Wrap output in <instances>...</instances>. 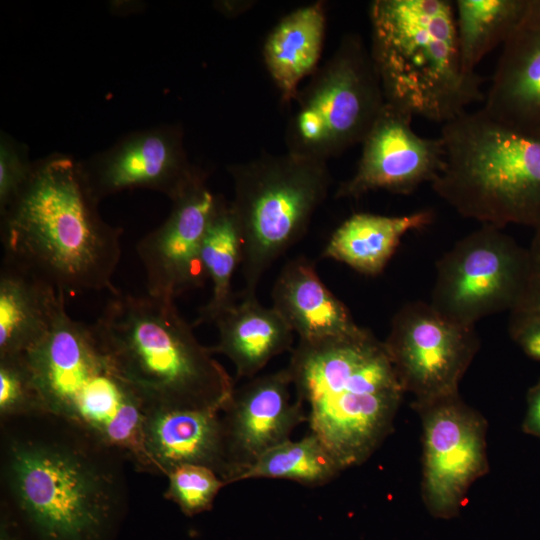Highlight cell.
I'll return each instance as SVG.
<instances>
[{
  "label": "cell",
  "instance_id": "1",
  "mask_svg": "<svg viewBox=\"0 0 540 540\" xmlns=\"http://www.w3.org/2000/svg\"><path fill=\"white\" fill-rule=\"evenodd\" d=\"M125 463L52 413L0 420V540H115L128 510Z\"/></svg>",
  "mask_w": 540,
  "mask_h": 540
},
{
  "label": "cell",
  "instance_id": "2",
  "mask_svg": "<svg viewBox=\"0 0 540 540\" xmlns=\"http://www.w3.org/2000/svg\"><path fill=\"white\" fill-rule=\"evenodd\" d=\"M81 164L53 153L34 161L14 201L0 213L2 262L66 297L108 290L121 257L123 229L98 210Z\"/></svg>",
  "mask_w": 540,
  "mask_h": 540
},
{
  "label": "cell",
  "instance_id": "3",
  "mask_svg": "<svg viewBox=\"0 0 540 540\" xmlns=\"http://www.w3.org/2000/svg\"><path fill=\"white\" fill-rule=\"evenodd\" d=\"M287 369L309 406L310 433L343 471L365 463L393 431L405 392L383 341L368 329L299 341Z\"/></svg>",
  "mask_w": 540,
  "mask_h": 540
},
{
  "label": "cell",
  "instance_id": "4",
  "mask_svg": "<svg viewBox=\"0 0 540 540\" xmlns=\"http://www.w3.org/2000/svg\"><path fill=\"white\" fill-rule=\"evenodd\" d=\"M91 327L147 409L221 412L233 393V379L172 300L118 291Z\"/></svg>",
  "mask_w": 540,
  "mask_h": 540
},
{
  "label": "cell",
  "instance_id": "5",
  "mask_svg": "<svg viewBox=\"0 0 540 540\" xmlns=\"http://www.w3.org/2000/svg\"><path fill=\"white\" fill-rule=\"evenodd\" d=\"M369 17L385 103L445 124L485 99L483 78L461 63L453 2L375 0Z\"/></svg>",
  "mask_w": 540,
  "mask_h": 540
},
{
  "label": "cell",
  "instance_id": "6",
  "mask_svg": "<svg viewBox=\"0 0 540 540\" xmlns=\"http://www.w3.org/2000/svg\"><path fill=\"white\" fill-rule=\"evenodd\" d=\"M24 355L46 412L96 436L137 471L155 474L142 443L147 406L91 325L73 319L64 304L48 334Z\"/></svg>",
  "mask_w": 540,
  "mask_h": 540
},
{
  "label": "cell",
  "instance_id": "7",
  "mask_svg": "<svg viewBox=\"0 0 540 540\" xmlns=\"http://www.w3.org/2000/svg\"><path fill=\"white\" fill-rule=\"evenodd\" d=\"M445 167L433 191L464 218L497 228L540 226V132L504 125L481 109L443 124Z\"/></svg>",
  "mask_w": 540,
  "mask_h": 540
},
{
  "label": "cell",
  "instance_id": "8",
  "mask_svg": "<svg viewBox=\"0 0 540 540\" xmlns=\"http://www.w3.org/2000/svg\"><path fill=\"white\" fill-rule=\"evenodd\" d=\"M233 179L231 209L242 247V296H256L267 269L307 232L327 196L326 161L290 152L264 154L228 167Z\"/></svg>",
  "mask_w": 540,
  "mask_h": 540
},
{
  "label": "cell",
  "instance_id": "9",
  "mask_svg": "<svg viewBox=\"0 0 540 540\" xmlns=\"http://www.w3.org/2000/svg\"><path fill=\"white\" fill-rule=\"evenodd\" d=\"M295 100L285 133L288 152L327 162L362 143L385 105L362 39L345 35Z\"/></svg>",
  "mask_w": 540,
  "mask_h": 540
},
{
  "label": "cell",
  "instance_id": "10",
  "mask_svg": "<svg viewBox=\"0 0 540 540\" xmlns=\"http://www.w3.org/2000/svg\"><path fill=\"white\" fill-rule=\"evenodd\" d=\"M529 269L528 248L492 225L458 240L436 262L430 304L465 325L518 306Z\"/></svg>",
  "mask_w": 540,
  "mask_h": 540
},
{
  "label": "cell",
  "instance_id": "11",
  "mask_svg": "<svg viewBox=\"0 0 540 540\" xmlns=\"http://www.w3.org/2000/svg\"><path fill=\"white\" fill-rule=\"evenodd\" d=\"M397 378L412 403L459 393V384L480 348L475 326L456 323L430 302L405 303L383 341Z\"/></svg>",
  "mask_w": 540,
  "mask_h": 540
},
{
  "label": "cell",
  "instance_id": "12",
  "mask_svg": "<svg viewBox=\"0 0 540 540\" xmlns=\"http://www.w3.org/2000/svg\"><path fill=\"white\" fill-rule=\"evenodd\" d=\"M411 407L422 425L423 503L436 518H454L471 485L489 471L488 423L459 393Z\"/></svg>",
  "mask_w": 540,
  "mask_h": 540
},
{
  "label": "cell",
  "instance_id": "13",
  "mask_svg": "<svg viewBox=\"0 0 540 540\" xmlns=\"http://www.w3.org/2000/svg\"><path fill=\"white\" fill-rule=\"evenodd\" d=\"M80 164L99 201L136 188L160 192L172 201L204 172L190 163L178 125L129 133Z\"/></svg>",
  "mask_w": 540,
  "mask_h": 540
},
{
  "label": "cell",
  "instance_id": "14",
  "mask_svg": "<svg viewBox=\"0 0 540 540\" xmlns=\"http://www.w3.org/2000/svg\"><path fill=\"white\" fill-rule=\"evenodd\" d=\"M413 116L385 103L362 142L353 176L342 182L337 198H359L385 190L409 195L423 183H433L445 167V147L439 138L419 136Z\"/></svg>",
  "mask_w": 540,
  "mask_h": 540
},
{
  "label": "cell",
  "instance_id": "15",
  "mask_svg": "<svg viewBox=\"0 0 540 540\" xmlns=\"http://www.w3.org/2000/svg\"><path fill=\"white\" fill-rule=\"evenodd\" d=\"M218 195L208 188L203 172L179 196L164 222L137 244L144 267L147 294L175 301L204 285L207 275L201 246Z\"/></svg>",
  "mask_w": 540,
  "mask_h": 540
},
{
  "label": "cell",
  "instance_id": "16",
  "mask_svg": "<svg viewBox=\"0 0 540 540\" xmlns=\"http://www.w3.org/2000/svg\"><path fill=\"white\" fill-rule=\"evenodd\" d=\"M288 369L258 376L233 393L221 411L230 484L257 458L287 441L308 417L298 398L291 400Z\"/></svg>",
  "mask_w": 540,
  "mask_h": 540
},
{
  "label": "cell",
  "instance_id": "17",
  "mask_svg": "<svg viewBox=\"0 0 540 540\" xmlns=\"http://www.w3.org/2000/svg\"><path fill=\"white\" fill-rule=\"evenodd\" d=\"M144 451L155 474L183 465L205 466L231 481L221 412L213 409L150 407L142 426Z\"/></svg>",
  "mask_w": 540,
  "mask_h": 540
},
{
  "label": "cell",
  "instance_id": "18",
  "mask_svg": "<svg viewBox=\"0 0 540 540\" xmlns=\"http://www.w3.org/2000/svg\"><path fill=\"white\" fill-rule=\"evenodd\" d=\"M525 132H540V0H529L523 22L502 46L481 109Z\"/></svg>",
  "mask_w": 540,
  "mask_h": 540
},
{
  "label": "cell",
  "instance_id": "19",
  "mask_svg": "<svg viewBox=\"0 0 540 540\" xmlns=\"http://www.w3.org/2000/svg\"><path fill=\"white\" fill-rule=\"evenodd\" d=\"M272 299L273 308L299 336V341L351 336L364 329L305 257L292 259L283 267L274 284Z\"/></svg>",
  "mask_w": 540,
  "mask_h": 540
},
{
  "label": "cell",
  "instance_id": "20",
  "mask_svg": "<svg viewBox=\"0 0 540 540\" xmlns=\"http://www.w3.org/2000/svg\"><path fill=\"white\" fill-rule=\"evenodd\" d=\"M214 323L219 339L210 351L227 356L238 377H254L293 343L294 332L283 317L273 307L260 304L256 296L234 301Z\"/></svg>",
  "mask_w": 540,
  "mask_h": 540
},
{
  "label": "cell",
  "instance_id": "21",
  "mask_svg": "<svg viewBox=\"0 0 540 540\" xmlns=\"http://www.w3.org/2000/svg\"><path fill=\"white\" fill-rule=\"evenodd\" d=\"M66 296L10 265L0 270V357L22 355L50 331Z\"/></svg>",
  "mask_w": 540,
  "mask_h": 540
},
{
  "label": "cell",
  "instance_id": "22",
  "mask_svg": "<svg viewBox=\"0 0 540 540\" xmlns=\"http://www.w3.org/2000/svg\"><path fill=\"white\" fill-rule=\"evenodd\" d=\"M325 33V4L317 1L284 16L268 34L263 59L282 102L295 100L300 82L317 70Z\"/></svg>",
  "mask_w": 540,
  "mask_h": 540
},
{
  "label": "cell",
  "instance_id": "23",
  "mask_svg": "<svg viewBox=\"0 0 540 540\" xmlns=\"http://www.w3.org/2000/svg\"><path fill=\"white\" fill-rule=\"evenodd\" d=\"M434 220L429 209L400 216L355 213L330 237L322 256L344 263L355 271L379 275L409 231L425 228Z\"/></svg>",
  "mask_w": 540,
  "mask_h": 540
},
{
  "label": "cell",
  "instance_id": "24",
  "mask_svg": "<svg viewBox=\"0 0 540 540\" xmlns=\"http://www.w3.org/2000/svg\"><path fill=\"white\" fill-rule=\"evenodd\" d=\"M453 4L461 63L467 73H473L519 28L529 0H456Z\"/></svg>",
  "mask_w": 540,
  "mask_h": 540
},
{
  "label": "cell",
  "instance_id": "25",
  "mask_svg": "<svg viewBox=\"0 0 540 540\" xmlns=\"http://www.w3.org/2000/svg\"><path fill=\"white\" fill-rule=\"evenodd\" d=\"M242 247L239 229L230 202L218 196L201 246V262L212 283V295L200 310L194 326L215 322L235 301L233 275L241 265Z\"/></svg>",
  "mask_w": 540,
  "mask_h": 540
},
{
  "label": "cell",
  "instance_id": "26",
  "mask_svg": "<svg viewBox=\"0 0 540 540\" xmlns=\"http://www.w3.org/2000/svg\"><path fill=\"white\" fill-rule=\"evenodd\" d=\"M343 470L312 433L300 440L291 439L271 448L257 458L238 477L290 480L306 486H321Z\"/></svg>",
  "mask_w": 540,
  "mask_h": 540
},
{
  "label": "cell",
  "instance_id": "27",
  "mask_svg": "<svg viewBox=\"0 0 540 540\" xmlns=\"http://www.w3.org/2000/svg\"><path fill=\"white\" fill-rule=\"evenodd\" d=\"M166 476L164 497L190 517L210 510L219 491L227 486L215 471L199 465L179 466Z\"/></svg>",
  "mask_w": 540,
  "mask_h": 540
},
{
  "label": "cell",
  "instance_id": "28",
  "mask_svg": "<svg viewBox=\"0 0 540 540\" xmlns=\"http://www.w3.org/2000/svg\"><path fill=\"white\" fill-rule=\"evenodd\" d=\"M43 412L25 355L0 357V420Z\"/></svg>",
  "mask_w": 540,
  "mask_h": 540
},
{
  "label": "cell",
  "instance_id": "29",
  "mask_svg": "<svg viewBox=\"0 0 540 540\" xmlns=\"http://www.w3.org/2000/svg\"><path fill=\"white\" fill-rule=\"evenodd\" d=\"M34 161L28 147L8 133L0 134V213L17 197L27 182Z\"/></svg>",
  "mask_w": 540,
  "mask_h": 540
},
{
  "label": "cell",
  "instance_id": "30",
  "mask_svg": "<svg viewBox=\"0 0 540 540\" xmlns=\"http://www.w3.org/2000/svg\"><path fill=\"white\" fill-rule=\"evenodd\" d=\"M508 332L528 357L540 361V315L510 313Z\"/></svg>",
  "mask_w": 540,
  "mask_h": 540
},
{
  "label": "cell",
  "instance_id": "31",
  "mask_svg": "<svg viewBox=\"0 0 540 540\" xmlns=\"http://www.w3.org/2000/svg\"><path fill=\"white\" fill-rule=\"evenodd\" d=\"M528 253L529 269L525 290L518 306L510 313L540 315V226L535 228Z\"/></svg>",
  "mask_w": 540,
  "mask_h": 540
},
{
  "label": "cell",
  "instance_id": "32",
  "mask_svg": "<svg viewBox=\"0 0 540 540\" xmlns=\"http://www.w3.org/2000/svg\"><path fill=\"white\" fill-rule=\"evenodd\" d=\"M522 430L524 433L540 439V378L527 391Z\"/></svg>",
  "mask_w": 540,
  "mask_h": 540
}]
</instances>
